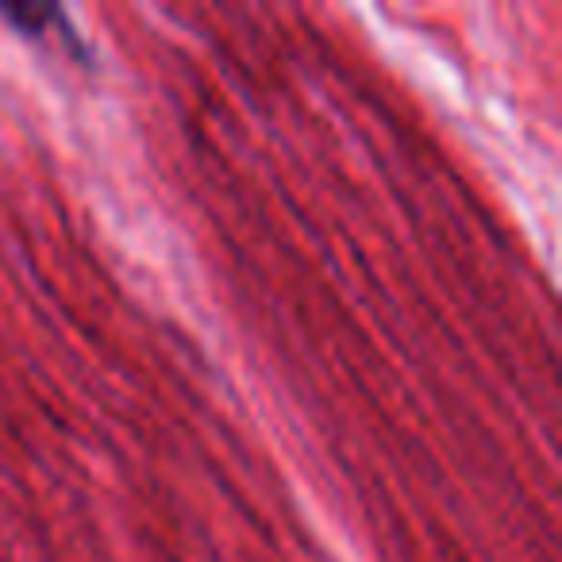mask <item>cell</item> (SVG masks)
Here are the masks:
<instances>
[{"label": "cell", "instance_id": "1", "mask_svg": "<svg viewBox=\"0 0 562 562\" xmlns=\"http://www.w3.org/2000/svg\"><path fill=\"white\" fill-rule=\"evenodd\" d=\"M0 20L12 32L27 35V40H47L50 32H58V24H66V12L58 4H0Z\"/></svg>", "mask_w": 562, "mask_h": 562}]
</instances>
